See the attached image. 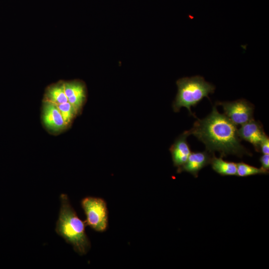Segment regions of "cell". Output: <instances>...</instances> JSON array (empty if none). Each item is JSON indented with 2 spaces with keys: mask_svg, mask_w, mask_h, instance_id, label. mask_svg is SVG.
Listing matches in <instances>:
<instances>
[{
  "mask_svg": "<svg viewBox=\"0 0 269 269\" xmlns=\"http://www.w3.org/2000/svg\"><path fill=\"white\" fill-rule=\"evenodd\" d=\"M189 135L193 134L205 145L206 150L214 154L220 153L221 157L233 154L239 157L244 155L252 156L251 153L241 143L237 125L224 114L219 113L216 106L206 118L194 122Z\"/></svg>",
  "mask_w": 269,
  "mask_h": 269,
  "instance_id": "1",
  "label": "cell"
},
{
  "mask_svg": "<svg viewBox=\"0 0 269 269\" xmlns=\"http://www.w3.org/2000/svg\"><path fill=\"white\" fill-rule=\"evenodd\" d=\"M60 200L61 205L55 232L67 243L71 245L78 254L85 255L91 247L85 232L86 224L78 216L66 194H61Z\"/></svg>",
  "mask_w": 269,
  "mask_h": 269,
  "instance_id": "2",
  "label": "cell"
},
{
  "mask_svg": "<svg viewBox=\"0 0 269 269\" xmlns=\"http://www.w3.org/2000/svg\"><path fill=\"white\" fill-rule=\"evenodd\" d=\"M176 85L178 91L172 104L173 111L178 112L181 108L185 107L194 117L191 107H195L204 97L210 99L209 94L213 93L215 89L214 85L199 75L179 79Z\"/></svg>",
  "mask_w": 269,
  "mask_h": 269,
  "instance_id": "3",
  "label": "cell"
},
{
  "mask_svg": "<svg viewBox=\"0 0 269 269\" xmlns=\"http://www.w3.org/2000/svg\"><path fill=\"white\" fill-rule=\"evenodd\" d=\"M86 216V225L98 232H104L108 227V210L105 200L100 197L86 196L81 201Z\"/></svg>",
  "mask_w": 269,
  "mask_h": 269,
  "instance_id": "4",
  "label": "cell"
},
{
  "mask_svg": "<svg viewBox=\"0 0 269 269\" xmlns=\"http://www.w3.org/2000/svg\"><path fill=\"white\" fill-rule=\"evenodd\" d=\"M223 107L224 115L236 125H242L254 119V106L244 99L232 102H217Z\"/></svg>",
  "mask_w": 269,
  "mask_h": 269,
  "instance_id": "5",
  "label": "cell"
},
{
  "mask_svg": "<svg viewBox=\"0 0 269 269\" xmlns=\"http://www.w3.org/2000/svg\"><path fill=\"white\" fill-rule=\"evenodd\" d=\"M238 134L241 140L252 143L257 152H260L261 144L267 136L262 124L254 119L241 125V128L238 129Z\"/></svg>",
  "mask_w": 269,
  "mask_h": 269,
  "instance_id": "6",
  "label": "cell"
},
{
  "mask_svg": "<svg viewBox=\"0 0 269 269\" xmlns=\"http://www.w3.org/2000/svg\"><path fill=\"white\" fill-rule=\"evenodd\" d=\"M213 154L206 150L202 152H191L185 164L177 169V172L186 171L196 178L199 171L210 163Z\"/></svg>",
  "mask_w": 269,
  "mask_h": 269,
  "instance_id": "7",
  "label": "cell"
},
{
  "mask_svg": "<svg viewBox=\"0 0 269 269\" xmlns=\"http://www.w3.org/2000/svg\"><path fill=\"white\" fill-rule=\"evenodd\" d=\"M42 118L46 127L53 132L61 131L67 126L62 118L57 105L48 101L44 102Z\"/></svg>",
  "mask_w": 269,
  "mask_h": 269,
  "instance_id": "8",
  "label": "cell"
},
{
  "mask_svg": "<svg viewBox=\"0 0 269 269\" xmlns=\"http://www.w3.org/2000/svg\"><path fill=\"white\" fill-rule=\"evenodd\" d=\"M189 135L187 131L180 134L170 147L172 159L174 166L177 169L182 167L186 162L191 153L186 138Z\"/></svg>",
  "mask_w": 269,
  "mask_h": 269,
  "instance_id": "9",
  "label": "cell"
},
{
  "mask_svg": "<svg viewBox=\"0 0 269 269\" xmlns=\"http://www.w3.org/2000/svg\"><path fill=\"white\" fill-rule=\"evenodd\" d=\"M66 95L77 113L81 108L86 99L85 86L79 81L64 82Z\"/></svg>",
  "mask_w": 269,
  "mask_h": 269,
  "instance_id": "10",
  "label": "cell"
},
{
  "mask_svg": "<svg viewBox=\"0 0 269 269\" xmlns=\"http://www.w3.org/2000/svg\"><path fill=\"white\" fill-rule=\"evenodd\" d=\"M210 164L212 169L222 176L237 175V163L224 160L213 154Z\"/></svg>",
  "mask_w": 269,
  "mask_h": 269,
  "instance_id": "11",
  "label": "cell"
},
{
  "mask_svg": "<svg viewBox=\"0 0 269 269\" xmlns=\"http://www.w3.org/2000/svg\"><path fill=\"white\" fill-rule=\"evenodd\" d=\"M45 101L57 105L68 102L63 82H58L48 88L45 94Z\"/></svg>",
  "mask_w": 269,
  "mask_h": 269,
  "instance_id": "12",
  "label": "cell"
},
{
  "mask_svg": "<svg viewBox=\"0 0 269 269\" xmlns=\"http://www.w3.org/2000/svg\"><path fill=\"white\" fill-rule=\"evenodd\" d=\"M269 171L263 168H257L244 162L237 163V176L246 177L257 174H268Z\"/></svg>",
  "mask_w": 269,
  "mask_h": 269,
  "instance_id": "13",
  "label": "cell"
},
{
  "mask_svg": "<svg viewBox=\"0 0 269 269\" xmlns=\"http://www.w3.org/2000/svg\"><path fill=\"white\" fill-rule=\"evenodd\" d=\"M57 107L64 122L67 125L71 122L74 116L77 114L69 102L58 104Z\"/></svg>",
  "mask_w": 269,
  "mask_h": 269,
  "instance_id": "14",
  "label": "cell"
},
{
  "mask_svg": "<svg viewBox=\"0 0 269 269\" xmlns=\"http://www.w3.org/2000/svg\"><path fill=\"white\" fill-rule=\"evenodd\" d=\"M260 152L263 154L269 153V138L267 135L262 142L260 145Z\"/></svg>",
  "mask_w": 269,
  "mask_h": 269,
  "instance_id": "15",
  "label": "cell"
},
{
  "mask_svg": "<svg viewBox=\"0 0 269 269\" xmlns=\"http://www.w3.org/2000/svg\"><path fill=\"white\" fill-rule=\"evenodd\" d=\"M260 161L261 163L263 168L269 171V154H264L260 158Z\"/></svg>",
  "mask_w": 269,
  "mask_h": 269,
  "instance_id": "16",
  "label": "cell"
}]
</instances>
